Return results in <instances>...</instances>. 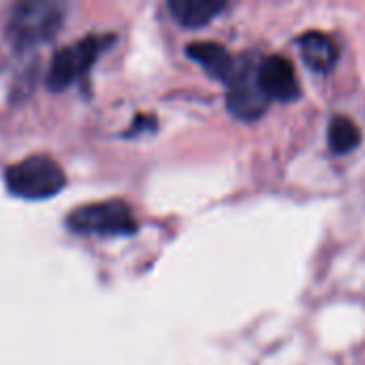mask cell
<instances>
[{"mask_svg":"<svg viewBox=\"0 0 365 365\" xmlns=\"http://www.w3.org/2000/svg\"><path fill=\"white\" fill-rule=\"evenodd\" d=\"M227 86V109L235 118L255 122L267 111L269 98L259 83V66H252L250 58H237L235 71Z\"/></svg>","mask_w":365,"mask_h":365,"instance_id":"5","label":"cell"},{"mask_svg":"<svg viewBox=\"0 0 365 365\" xmlns=\"http://www.w3.org/2000/svg\"><path fill=\"white\" fill-rule=\"evenodd\" d=\"M66 227L81 235H133L137 220L124 201L90 203L73 210L66 216Z\"/></svg>","mask_w":365,"mask_h":365,"instance_id":"4","label":"cell"},{"mask_svg":"<svg viewBox=\"0 0 365 365\" xmlns=\"http://www.w3.org/2000/svg\"><path fill=\"white\" fill-rule=\"evenodd\" d=\"M64 24V6L47 0H26L13 6L6 34L17 47H30L56 36Z\"/></svg>","mask_w":365,"mask_h":365,"instance_id":"2","label":"cell"},{"mask_svg":"<svg viewBox=\"0 0 365 365\" xmlns=\"http://www.w3.org/2000/svg\"><path fill=\"white\" fill-rule=\"evenodd\" d=\"M186 56L195 62H199L207 75H212L214 79H220V81H229L233 71H235V64H237V58H233L220 43H214V41H199V43H188L186 45Z\"/></svg>","mask_w":365,"mask_h":365,"instance_id":"7","label":"cell"},{"mask_svg":"<svg viewBox=\"0 0 365 365\" xmlns=\"http://www.w3.org/2000/svg\"><path fill=\"white\" fill-rule=\"evenodd\" d=\"M111 43H113V36L90 34L86 38H79L62 49H58L49 64L47 88L53 92L71 88L77 79H81L90 71V66L96 62V58Z\"/></svg>","mask_w":365,"mask_h":365,"instance_id":"3","label":"cell"},{"mask_svg":"<svg viewBox=\"0 0 365 365\" xmlns=\"http://www.w3.org/2000/svg\"><path fill=\"white\" fill-rule=\"evenodd\" d=\"M297 45H299L304 62L314 73H329L338 64V58H340L338 45L325 32L310 30V32L299 36Z\"/></svg>","mask_w":365,"mask_h":365,"instance_id":"8","label":"cell"},{"mask_svg":"<svg viewBox=\"0 0 365 365\" xmlns=\"http://www.w3.org/2000/svg\"><path fill=\"white\" fill-rule=\"evenodd\" d=\"M4 182L11 195L19 199L41 201L56 197L66 184V175L53 158L36 154L11 165L4 173Z\"/></svg>","mask_w":365,"mask_h":365,"instance_id":"1","label":"cell"},{"mask_svg":"<svg viewBox=\"0 0 365 365\" xmlns=\"http://www.w3.org/2000/svg\"><path fill=\"white\" fill-rule=\"evenodd\" d=\"M327 141L334 154H349L361 145V130L349 115H334L327 128Z\"/></svg>","mask_w":365,"mask_h":365,"instance_id":"10","label":"cell"},{"mask_svg":"<svg viewBox=\"0 0 365 365\" xmlns=\"http://www.w3.org/2000/svg\"><path fill=\"white\" fill-rule=\"evenodd\" d=\"M259 83L265 96L280 103H291L299 98V81L293 62L284 56H267L259 64Z\"/></svg>","mask_w":365,"mask_h":365,"instance_id":"6","label":"cell"},{"mask_svg":"<svg viewBox=\"0 0 365 365\" xmlns=\"http://www.w3.org/2000/svg\"><path fill=\"white\" fill-rule=\"evenodd\" d=\"M227 9L222 0H171L169 11L173 19L186 28H201Z\"/></svg>","mask_w":365,"mask_h":365,"instance_id":"9","label":"cell"}]
</instances>
